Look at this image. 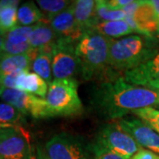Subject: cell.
I'll return each instance as SVG.
<instances>
[{
  "label": "cell",
  "instance_id": "1",
  "mask_svg": "<svg viewBox=\"0 0 159 159\" xmlns=\"http://www.w3.org/2000/svg\"><path fill=\"white\" fill-rule=\"evenodd\" d=\"M90 103L104 119H119L140 109L158 105L159 90L131 84L123 75L108 69L94 88Z\"/></svg>",
  "mask_w": 159,
  "mask_h": 159
},
{
  "label": "cell",
  "instance_id": "2",
  "mask_svg": "<svg viewBox=\"0 0 159 159\" xmlns=\"http://www.w3.org/2000/svg\"><path fill=\"white\" fill-rule=\"evenodd\" d=\"M153 38L131 34L111 40L109 53V68L114 73H125L148 60L157 52Z\"/></svg>",
  "mask_w": 159,
  "mask_h": 159
},
{
  "label": "cell",
  "instance_id": "3",
  "mask_svg": "<svg viewBox=\"0 0 159 159\" xmlns=\"http://www.w3.org/2000/svg\"><path fill=\"white\" fill-rule=\"evenodd\" d=\"M111 40L93 30H89L77 43L75 51L80 72L85 80L102 79L107 73Z\"/></svg>",
  "mask_w": 159,
  "mask_h": 159
},
{
  "label": "cell",
  "instance_id": "4",
  "mask_svg": "<svg viewBox=\"0 0 159 159\" xmlns=\"http://www.w3.org/2000/svg\"><path fill=\"white\" fill-rule=\"evenodd\" d=\"M54 117H73L83 111L75 78L53 80L49 85L45 98Z\"/></svg>",
  "mask_w": 159,
  "mask_h": 159
},
{
  "label": "cell",
  "instance_id": "5",
  "mask_svg": "<svg viewBox=\"0 0 159 159\" xmlns=\"http://www.w3.org/2000/svg\"><path fill=\"white\" fill-rule=\"evenodd\" d=\"M90 145L94 148L115 154L124 159H131L142 148L134 138L116 122L102 126Z\"/></svg>",
  "mask_w": 159,
  "mask_h": 159
},
{
  "label": "cell",
  "instance_id": "6",
  "mask_svg": "<svg viewBox=\"0 0 159 159\" xmlns=\"http://www.w3.org/2000/svg\"><path fill=\"white\" fill-rule=\"evenodd\" d=\"M44 149L49 159H90L89 147L82 137L60 133L46 142Z\"/></svg>",
  "mask_w": 159,
  "mask_h": 159
},
{
  "label": "cell",
  "instance_id": "7",
  "mask_svg": "<svg viewBox=\"0 0 159 159\" xmlns=\"http://www.w3.org/2000/svg\"><path fill=\"white\" fill-rule=\"evenodd\" d=\"M125 20L129 24L134 33L154 38L158 34V27L155 16V11L150 1L133 0L123 9Z\"/></svg>",
  "mask_w": 159,
  "mask_h": 159
},
{
  "label": "cell",
  "instance_id": "8",
  "mask_svg": "<svg viewBox=\"0 0 159 159\" xmlns=\"http://www.w3.org/2000/svg\"><path fill=\"white\" fill-rule=\"evenodd\" d=\"M0 99L18 109L25 116H30L35 119L53 118L45 99L29 93L0 88Z\"/></svg>",
  "mask_w": 159,
  "mask_h": 159
},
{
  "label": "cell",
  "instance_id": "9",
  "mask_svg": "<svg viewBox=\"0 0 159 159\" xmlns=\"http://www.w3.org/2000/svg\"><path fill=\"white\" fill-rule=\"evenodd\" d=\"M34 147L29 133L22 125H14L0 133V159H30Z\"/></svg>",
  "mask_w": 159,
  "mask_h": 159
},
{
  "label": "cell",
  "instance_id": "10",
  "mask_svg": "<svg viewBox=\"0 0 159 159\" xmlns=\"http://www.w3.org/2000/svg\"><path fill=\"white\" fill-rule=\"evenodd\" d=\"M77 43L57 39L52 46V74L54 80L74 78L80 72L75 51Z\"/></svg>",
  "mask_w": 159,
  "mask_h": 159
},
{
  "label": "cell",
  "instance_id": "11",
  "mask_svg": "<svg viewBox=\"0 0 159 159\" xmlns=\"http://www.w3.org/2000/svg\"><path fill=\"white\" fill-rule=\"evenodd\" d=\"M143 148L159 155V134L139 118L124 117L115 121Z\"/></svg>",
  "mask_w": 159,
  "mask_h": 159
},
{
  "label": "cell",
  "instance_id": "12",
  "mask_svg": "<svg viewBox=\"0 0 159 159\" xmlns=\"http://www.w3.org/2000/svg\"><path fill=\"white\" fill-rule=\"evenodd\" d=\"M123 77L131 84L159 90V49L146 62L125 72Z\"/></svg>",
  "mask_w": 159,
  "mask_h": 159
},
{
  "label": "cell",
  "instance_id": "13",
  "mask_svg": "<svg viewBox=\"0 0 159 159\" xmlns=\"http://www.w3.org/2000/svg\"><path fill=\"white\" fill-rule=\"evenodd\" d=\"M74 1L62 12L57 14L51 21V26L56 33L57 39L77 43L84 32L77 25L74 12Z\"/></svg>",
  "mask_w": 159,
  "mask_h": 159
},
{
  "label": "cell",
  "instance_id": "14",
  "mask_svg": "<svg viewBox=\"0 0 159 159\" xmlns=\"http://www.w3.org/2000/svg\"><path fill=\"white\" fill-rule=\"evenodd\" d=\"M38 51L39 49H33L29 53L22 55L0 54V78L14 73L29 71Z\"/></svg>",
  "mask_w": 159,
  "mask_h": 159
},
{
  "label": "cell",
  "instance_id": "15",
  "mask_svg": "<svg viewBox=\"0 0 159 159\" xmlns=\"http://www.w3.org/2000/svg\"><path fill=\"white\" fill-rule=\"evenodd\" d=\"M48 83L38 74L22 71L16 81V89L45 99L48 93Z\"/></svg>",
  "mask_w": 159,
  "mask_h": 159
},
{
  "label": "cell",
  "instance_id": "16",
  "mask_svg": "<svg viewBox=\"0 0 159 159\" xmlns=\"http://www.w3.org/2000/svg\"><path fill=\"white\" fill-rule=\"evenodd\" d=\"M74 18L77 25L84 33L91 30L98 22L96 16V1L77 0L74 1Z\"/></svg>",
  "mask_w": 159,
  "mask_h": 159
},
{
  "label": "cell",
  "instance_id": "17",
  "mask_svg": "<svg viewBox=\"0 0 159 159\" xmlns=\"http://www.w3.org/2000/svg\"><path fill=\"white\" fill-rule=\"evenodd\" d=\"M57 41V36L51 28V24L43 19L35 25V28L29 36V43L34 49H42L52 46Z\"/></svg>",
  "mask_w": 159,
  "mask_h": 159
},
{
  "label": "cell",
  "instance_id": "18",
  "mask_svg": "<svg viewBox=\"0 0 159 159\" xmlns=\"http://www.w3.org/2000/svg\"><path fill=\"white\" fill-rule=\"evenodd\" d=\"M91 30L112 40L128 36L134 33L132 28L125 20L114 21H98Z\"/></svg>",
  "mask_w": 159,
  "mask_h": 159
},
{
  "label": "cell",
  "instance_id": "19",
  "mask_svg": "<svg viewBox=\"0 0 159 159\" xmlns=\"http://www.w3.org/2000/svg\"><path fill=\"white\" fill-rule=\"evenodd\" d=\"M52 46L39 49L38 54L34 58L31 67L33 73L38 74L48 83V85H50L54 80L52 74Z\"/></svg>",
  "mask_w": 159,
  "mask_h": 159
},
{
  "label": "cell",
  "instance_id": "20",
  "mask_svg": "<svg viewBox=\"0 0 159 159\" xmlns=\"http://www.w3.org/2000/svg\"><path fill=\"white\" fill-rule=\"evenodd\" d=\"M18 0L0 1V28L6 34L9 30L18 26Z\"/></svg>",
  "mask_w": 159,
  "mask_h": 159
},
{
  "label": "cell",
  "instance_id": "21",
  "mask_svg": "<svg viewBox=\"0 0 159 159\" xmlns=\"http://www.w3.org/2000/svg\"><path fill=\"white\" fill-rule=\"evenodd\" d=\"M18 26L29 27L39 23L44 19V15L33 1L22 4L18 9Z\"/></svg>",
  "mask_w": 159,
  "mask_h": 159
},
{
  "label": "cell",
  "instance_id": "22",
  "mask_svg": "<svg viewBox=\"0 0 159 159\" xmlns=\"http://www.w3.org/2000/svg\"><path fill=\"white\" fill-rule=\"evenodd\" d=\"M73 2L66 0H37L36 4L44 15V20L49 23Z\"/></svg>",
  "mask_w": 159,
  "mask_h": 159
},
{
  "label": "cell",
  "instance_id": "23",
  "mask_svg": "<svg viewBox=\"0 0 159 159\" xmlns=\"http://www.w3.org/2000/svg\"><path fill=\"white\" fill-rule=\"evenodd\" d=\"M26 123V116L18 109L6 102H0V125H21Z\"/></svg>",
  "mask_w": 159,
  "mask_h": 159
},
{
  "label": "cell",
  "instance_id": "24",
  "mask_svg": "<svg viewBox=\"0 0 159 159\" xmlns=\"http://www.w3.org/2000/svg\"><path fill=\"white\" fill-rule=\"evenodd\" d=\"M95 11L98 21H114L123 20L125 19L123 10L111 9L107 5L106 0H97Z\"/></svg>",
  "mask_w": 159,
  "mask_h": 159
},
{
  "label": "cell",
  "instance_id": "25",
  "mask_svg": "<svg viewBox=\"0 0 159 159\" xmlns=\"http://www.w3.org/2000/svg\"><path fill=\"white\" fill-rule=\"evenodd\" d=\"M35 25L29 27L16 26L5 34L6 41L12 44H21L24 43H28L30 34L35 28Z\"/></svg>",
  "mask_w": 159,
  "mask_h": 159
},
{
  "label": "cell",
  "instance_id": "26",
  "mask_svg": "<svg viewBox=\"0 0 159 159\" xmlns=\"http://www.w3.org/2000/svg\"><path fill=\"white\" fill-rule=\"evenodd\" d=\"M133 114L148 124L159 134V110L153 107H148L135 111Z\"/></svg>",
  "mask_w": 159,
  "mask_h": 159
},
{
  "label": "cell",
  "instance_id": "27",
  "mask_svg": "<svg viewBox=\"0 0 159 159\" xmlns=\"http://www.w3.org/2000/svg\"><path fill=\"white\" fill-rule=\"evenodd\" d=\"M34 48H32L29 43H24L21 44H12L11 43L5 41V43L2 49L1 54L6 55H22L27 54L32 51Z\"/></svg>",
  "mask_w": 159,
  "mask_h": 159
},
{
  "label": "cell",
  "instance_id": "28",
  "mask_svg": "<svg viewBox=\"0 0 159 159\" xmlns=\"http://www.w3.org/2000/svg\"><path fill=\"white\" fill-rule=\"evenodd\" d=\"M89 151L91 154L90 159H124L115 154L105 151V150H102L99 148H94L90 144H89Z\"/></svg>",
  "mask_w": 159,
  "mask_h": 159
},
{
  "label": "cell",
  "instance_id": "29",
  "mask_svg": "<svg viewBox=\"0 0 159 159\" xmlns=\"http://www.w3.org/2000/svg\"><path fill=\"white\" fill-rule=\"evenodd\" d=\"M131 159H159V155L146 148H142L132 157Z\"/></svg>",
  "mask_w": 159,
  "mask_h": 159
},
{
  "label": "cell",
  "instance_id": "30",
  "mask_svg": "<svg viewBox=\"0 0 159 159\" xmlns=\"http://www.w3.org/2000/svg\"><path fill=\"white\" fill-rule=\"evenodd\" d=\"M109 7L114 10H122L125 6H128L133 0H109L106 1Z\"/></svg>",
  "mask_w": 159,
  "mask_h": 159
},
{
  "label": "cell",
  "instance_id": "31",
  "mask_svg": "<svg viewBox=\"0 0 159 159\" xmlns=\"http://www.w3.org/2000/svg\"><path fill=\"white\" fill-rule=\"evenodd\" d=\"M150 2L153 6L154 11H155V16H156V20H157V27H158L157 36H159V0H151Z\"/></svg>",
  "mask_w": 159,
  "mask_h": 159
},
{
  "label": "cell",
  "instance_id": "32",
  "mask_svg": "<svg viewBox=\"0 0 159 159\" xmlns=\"http://www.w3.org/2000/svg\"><path fill=\"white\" fill-rule=\"evenodd\" d=\"M35 150H36V157H37V159H49L47 154L45 152V149L43 146L41 145H37L36 148H35Z\"/></svg>",
  "mask_w": 159,
  "mask_h": 159
},
{
  "label": "cell",
  "instance_id": "33",
  "mask_svg": "<svg viewBox=\"0 0 159 159\" xmlns=\"http://www.w3.org/2000/svg\"><path fill=\"white\" fill-rule=\"evenodd\" d=\"M5 41H6L5 34H0V54L2 52V49H3V46L5 43Z\"/></svg>",
  "mask_w": 159,
  "mask_h": 159
},
{
  "label": "cell",
  "instance_id": "34",
  "mask_svg": "<svg viewBox=\"0 0 159 159\" xmlns=\"http://www.w3.org/2000/svg\"><path fill=\"white\" fill-rule=\"evenodd\" d=\"M11 126H14V125H0V133L3 130H5L6 128L11 127Z\"/></svg>",
  "mask_w": 159,
  "mask_h": 159
},
{
  "label": "cell",
  "instance_id": "35",
  "mask_svg": "<svg viewBox=\"0 0 159 159\" xmlns=\"http://www.w3.org/2000/svg\"><path fill=\"white\" fill-rule=\"evenodd\" d=\"M30 159H37L35 148H34V149H33V152H32V155H31V157H30Z\"/></svg>",
  "mask_w": 159,
  "mask_h": 159
},
{
  "label": "cell",
  "instance_id": "36",
  "mask_svg": "<svg viewBox=\"0 0 159 159\" xmlns=\"http://www.w3.org/2000/svg\"><path fill=\"white\" fill-rule=\"evenodd\" d=\"M0 34H5V33L3 32V30L1 29V28H0Z\"/></svg>",
  "mask_w": 159,
  "mask_h": 159
},
{
  "label": "cell",
  "instance_id": "37",
  "mask_svg": "<svg viewBox=\"0 0 159 159\" xmlns=\"http://www.w3.org/2000/svg\"><path fill=\"white\" fill-rule=\"evenodd\" d=\"M158 105H159V104H158Z\"/></svg>",
  "mask_w": 159,
  "mask_h": 159
}]
</instances>
